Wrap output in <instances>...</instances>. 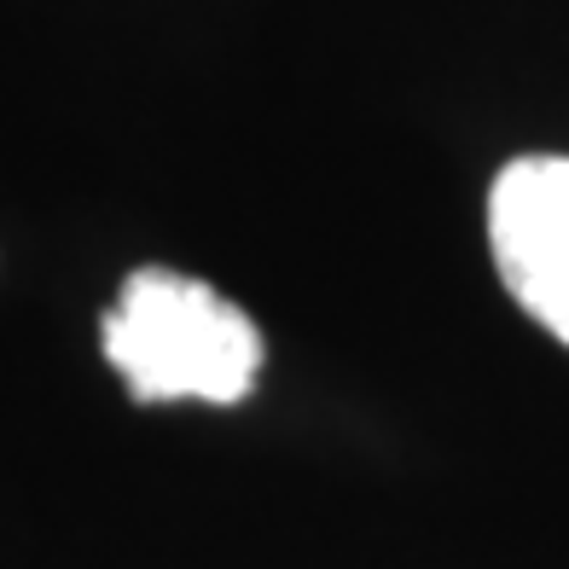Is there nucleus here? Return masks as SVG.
<instances>
[{
	"label": "nucleus",
	"instance_id": "obj_1",
	"mask_svg": "<svg viewBox=\"0 0 569 569\" xmlns=\"http://www.w3.org/2000/svg\"><path fill=\"white\" fill-rule=\"evenodd\" d=\"M99 338L134 401L232 407L262 378V331L250 326V315L216 284L174 268L128 273Z\"/></svg>",
	"mask_w": 569,
	"mask_h": 569
},
{
	"label": "nucleus",
	"instance_id": "obj_2",
	"mask_svg": "<svg viewBox=\"0 0 569 569\" xmlns=\"http://www.w3.org/2000/svg\"><path fill=\"white\" fill-rule=\"evenodd\" d=\"M488 250L523 315L569 343V158H517L495 174Z\"/></svg>",
	"mask_w": 569,
	"mask_h": 569
}]
</instances>
